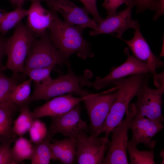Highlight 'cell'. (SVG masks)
<instances>
[{
	"instance_id": "obj_35",
	"label": "cell",
	"mask_w": 164,
	"mask_h": 164,
	"mask_svg": "<svg viewBox=\"0 0 164 164\" xmlns=\"http://www.w3.org/2000/svg\"><path fill=\"white\" fill-rule=\"evenodd\" d=\"M11 4L16 8L18 7H22L24 4L25 2L27 0H9Z\"/></svg>"
},
{
	"instance_id": "obj_10",
	"label": "cell",
	"mask_w": 164,
	"mask_h": 164,
	"mask_svg": "<svg viewBox=\"0 0 164 164\" xmlns=\"http://www.w3.org/2000/svg\"><path fill=\"white\" fill-rule=\"evenodd\" d=\"M134 6L133 3L128 6L125 9L116 12L103 18L97 25L95 29L90 31V35L95 36L103 34L114 35L119 38L125 31L129 29L140 27L138 22L132 17V11Z\"/></svg>"
},
{
	"instance_id": "obj_26",
	"label": "cell",
	"mask_w": 164,
	"mask_h": 164,
	"mask_svg": "<svg viewBox=\"0 0 164 164\" xmlns=\"http://www.w3.org/2000/svg\"><path fill=\"white\" fill-rule=\"evenodd\" d=\"M54 67L32 69L25 71L24 73L34 82L35 87H41L47 85L52 80L50 73Z\"/></svg>"
},
{
	"instance_id": "obj_15",
	"label": "cell",
	"mask_w": 164,
	"mask_h": 164,
	"mask_svg": "<svg viewBox=\"0 0 164 164\" xmlns=\"http://www.w3.org/2000/svg\"><path fill=\"white\" fill-rule=\"evenodd\" d=\"M163 127V123L143 117H133L129 126L132 132L130 142L137 146L139 143L143 144L153 149L156 142L152 138Z\"/></svg>"
},
{
	"instance_id": "obj_36",
	"label": "cell",
	"mask_w": 164,
	"mask_h": 164,
	"mask_svg": "<svg viewBox=\"0 0 164 164\" xmlns=\"http://www.w3.org/2000/svg\"><path fill=\"white\" fill-rule=\"evenodd\" d=\"M164 150H162L160 152V156L162 159H163V160L164 161Z\"/></svg>"
},
{
	"instance_id": "obj_12",
	"label": "cell",
	"mask_w": 164,
	"mask_h": 164,
	"mask_svg": "<svg viewBox=\"0 0 164 164\" xmlns=\"http://www.w3.org/2000/svg\"><path fill=\"white\" fill-rule=\"evenodd\" d=\"M80 104L63 114L50 117L51 123L49 132L54 135L60 133L65 137L76 139L80 134L89 131L86 121L81 117Z\"/></svg>"
},
{
	"instance_id": "obj_13",
	"label": "cell",
	"mask_w": 164,
	"mask_h": 164,
	"mask_svg": "<svg viewBox=\"0 0 164 164\" xmlns=\"http://www.w3.org/2000/svg\"><path fill=\"white\" fill-rule=\"evenodd\" d=\"M41 0L45 2L50 9L60 12L67 24L93 29L97 25L89 16L90 13L84 7H80L70 0Z\"/></svg>"
},
{
	"instance_id": "obj_34",
	"label": "cell",
	"mask_w": 164,
	"mask_h": 164,
	"mask_svg": "<svg viewBox=\"0 0 164 164\" xmlns=\"http://www.w3.org/2000/svg\"><path fill=\"white\" fill-rule=\"evenodd\" d=\"M164 13V0H159V7L158 11L153 17L154 20L157 19Z\"/></svg>"
},
{
	"instance_id": "obj_11",
	"label": "cell",
	"mask_w": 164,
	"mask_h": 164,
	"mask_svg": "<svg viewBox=\"0 0 164 164\" xmlns=\"http://www.w3.org/2000/svg\"><path fill=\"white\" fill-rule=\"evenodd\" d=\"M124 52L127 56L125 62L118 67H112L106 76L97 77L95 81L91 82L92 86L95 89L112 86L115 80L128 76L145 73L152 74L151 69L146 63L130 54L128 48H125Z\"/></svg>"
},
{
	"instance_id": "obj_2",
	"label": "cell",
	"mask_w": 164,
	"mask_h": 164,
	"mask_svg": "<svg viewBox=\"0 0 164 164\" xmlns=\"http://www.w3.org/2000/svg\"><path fill=\"white\" fill-rule=\"evenodd\" d=\"M148 73H145L130 76L116 80L112 83L118 89L117 97L101 131L108 138L112 130L122 121L129 103L136 96L138 90L148 83Z\"/></svg>"
},
{
	"instance_id": "obj_17",
	"label": "cell",
	"mask_w": 164,
	"mask_h": 164,
	"mask_svg": "<svg viewBox=\"0 0 164 164\" xmlns=\"http://www.w3.org/2000/svg\"><path fill=\"white\" fill-rule=\"evenodd\" d=\"M28 9L27 26L36 37H40L47 31L53 19L52 11L45 9L40 0H31Z\"/></svg>"
},
{
	"instance_id": "obj_14",
	"label": "cell",
	"mask_w": 164,
	"mask_h": 164,
	"mask_svg": "<svg viewBox=\"0 0 164 164\" xmlns=\"http://www.w3.org/2000/svg\"><path fill=\"white\" fill-rule=\"evenodd\" d=\"M140 27L134 29V36L129 40L122 37L119 39L124 41L132 51L133 56L146 63L150 68L154 79V83L157 87L158 84L156 69L162 68L164 63L159 57L155 56L152 52L148 43L142 35Z\"/></svg>"
},
{
	"instance_id": "obj_16",
	"label": "cell",
	"mask_w": 164,
	"mask_h": 164,
	"mask_svg": "<svg viewBox=\"0 0 164 164\" xmlns=\"http://www.w3.org/2000/svg\"><path fill=\"white\" fill-rule=\"evenodd\" d=\"M84 98V97H74L71 93L55 97L43 105L35 108L32 112L33 117L35 118H38L63 114L80 104Z\"/></svg>"
},
{
	"instance_id": "obj_31",
	"label": "cell",
	"mask_w": 164,
	"mask_h": 164,
	"mask_svg": "<svg viewBox=\"0 0 164 164\" xmlns=\"http://www.w3.org/2000/svg\"><path fill=\"white\" fill-rule=\"evenodd\" d=\"M132 3V0H104L102 6L106 10L107 15H109L116 12L118 8L122 4L128 6Z\"/></svg>"
},
{
	"instance_id": "obj_23",
	"label": "cell",
	"mask_w": 164,
	"mask_h": 164,
	"mask_svg": "<svg viewBox=\"0 0 164 164\" xmlns=\"http://www.w3.org/2000/svg\"><path fill=\"white\" fill-rule=\"evenodd\" d=\"M20 113L14 121L12 130L16 135L22 136L29 132L35 119L28 104L20 107Z\"/></svg>"
},
{
	"instance_id": "obj_20",
	"label": "cell",
	"mask_w": 164,
	"mask_h": 164,
	"mask_svg": "<svg viewBox=\"0 0 164 164\" xmlns=\"http://www.w3.org/2000/svg\"><path fill=\"white\" fill-rule=\"evenodd\" d=\"M53 135L49 132L45 138L39 143L33 145V153L31 164H49L53 157L50 148Z\"/></svg>"
},
{
	"instance_id": "obj_19",
	"label": "cell",
	"mask_w": 164,
	"mask_h": 164,
	"mask_svg": "<svg viewBox=\"0 0 164 164\" xmlns=\"http://www.w3.org/2000/svg\"><path fill=\"white\" fill-rule=\"evenodd\" d=\"M19 107L10 102L0 104V137L16 138L12 130L13 118Z\"/></svg>"
},
{
	"instance_id": "obj_18",
	"label": "cell",
	"mask_w": 164,
	"mask_h": 164,
	"mask_svg": "<svg viewBox=\"0 0 164 164\" xmlns=\"http://www.w3.org/2000/svg\"><path fill=\"white\" fill-rule=\"evenodd\" d=\"M53 159L59 160L61 164L74 163L76 154V139L68 138L51 143Z\"/></svg>"
},
{
	"instance_id": "obj_28",
	"label": "cell",
	"mask_w": 164,
	"mask_h": 164,
	"mask_svg": "<svg viewBox=\"0 0 164 164\" xmlns=\"http://www.w3.org/2000/svg\"><path fill=\"white\" fill-rule=\"evenodd\" d=\"M30 141L34 144L42 141L48 133L45 123L38 118H35L29 131Z\"/></svg>"
},
{
	"instance_id": "obj_29",
	"label": "cell",
	"mask_w": 164,
	"mask_h": 164,
	"mask_svg": "<svg viewBox=\"0 0 164 164\" xmlns=\"http://www.w3.org/2000/svg\"><path fill=\"white\" fill-rule=\"evenodd\" d=\"M16 138L0 137V164H12L10 147Z\"/></svg>"
},
{
	"instance_id": "obj_3",
	"label": "cell",
	"mask_w": 164,
	"mask_h": 164,
	"mask_svg": "<svg viewBox=\"0 0 164 164\" xmlns=\"http://www.w3.org/2000/svg\"><path fill=\"white\" fill-rule=\"evenodd\" d=\"M93 77L92 72L86 70L83 74L77 75L68 68L66 74L58 76L52 79L47 85L39 88L35 87L34 91L29 101V104L36 101H49L52 97L67 93H73L82 97L87 90L82 88L84 86L91 87L90 80Z\"/></svg>"
},
{
	"instance_id": "obj_5",
	"label": "cell",
	"mask_w": 164,
	"mask_h": 164,
	"mask_svg": "<svg viewBox=\"0 0 164 164\" xmlns=\"http://www.w3.org/2000/svg\"><path fill=\"white\" fill-rule=\"evenodd\" d=\"M40 37L36 39L30 48L25 62V71L63 64L70 68L69 60L65 58L51 42L48 31H46Z\"/></svg>"
},
{
	"instance_id": "obj_1",
	"label": "cell",
	"mask_w": 164,
	"mask_h": 164,
	"mask_svg": "<svg viewBox=\"0 0 164 164\" xmlns=\"http://www.w3.org/2000/svg\"><path fill=\"white\" fill-rule=\"evenodd\" d=\"M50 9L53 19L48 29L50 38L54 46L68 60L74 53L83 60L93 57L94 53L90 43L83 36L85 28L66 23L60 18L56 11Z\"/></svg>"
},
{
	"instance_id": "obj_33",
	"label": "cell",
	"mask_w": 164,
	"mask_h": 164,
	"mask_svg": "<svg viewBox=\"0 0 164 164\" xmlns=\"http://www.w3.org/2000/svg\"><path fill=\"white\" fill-rule=\"evenodd\" d=\"M8 38L0 36V66L3 65L2 61L4 56L6 55L7 44Z\"/></svg>"
},
{
	"instance_id": "obj_32",
	"label": "cell",
	"mask_w": 164,
	"mask_h": 164,
	"mask_svg": "<svg viewBox=\"0 0 164 164\" xmlns=\"http://www.w3.org/2000/svg\"><path fill=\"white\" fill-rule=\"evenodd\" d=\"M93 17V19L97 23L100 22L103 18L98 12L96 5V0H79Z\"/></svg>"
},
{
	"instance_id": "obj_21",
	"label": "cell",
	"mask_w": 164,
	"mask_h": 164,
	"mask_svg": "<svg viewBox=\"0 0 164 164\" xmlns=\"http://www.w3.org/2000/svg\"><path fill=\"white\" fill-rule=\"evenodd\" d=\"M30 141L20 136L16 139L11 149L12 164H19L25 160H31L33 153V145Z\"/></svg>"
},
{
	"instance_id": "obj_7",
	"label": "cell",
	"mask_w": 164,
	"mask_h": 164,
	"mask_svg": "<svg viewBox=\"0 0 164 164\" xmlns=\"http://www.w3.org/2000/svg\"><path fill=\"white\" fill-rule=\"evenodd\" d=\"M98 94L89 92L83 100L90 121L89 128L90 135L99 136L111 106L118 93L117 88Z\"/></svg>"
},
{
	"instance_id": "obj_8",
	"label": "cell",
	"mask_w": 164,
	"mask_h": 164,
	"mask_svg": "<svg viewBox=\"0 0 164 164\" xmlns=\"http://www.w3.org/2000/svg\"><path fill=\"white\" fill-rule=\"evenodd\" d=\"M135 113L134 104H129L125 119L111 131V141L102 164H127V144L128 131Z\"/></svg>"
},
{
	"instance_id": "obj_9",
	"label": "cell",
	"mask_w": 164,
	"mask_h": 164,
	"mask_svg": "<svg viewBox=\"0 0 164 164\" xmlns=\"http://www.w3.org/2000/svg\"><path fill=\"white\" fill-rule=\"evenodd\" d=\"M76 159L79 164H102L111 141L105 137H99L84 133L76 138Z\"/></svg>"
},
{
	"instance_id": "obj_22",
	"label": "cell",
	"mask_w": 164,
	"mask_h": 164,
	"mask_svg": "<svg viewBox=\"0 0 164 164\" xmlns=\"http://www.w3.org/2000/svg\"><path fill=\"white\" fill-rule=\"evenodd\" d=\"M32 81L29 78L20 84L16 85L9 94V101L20 108L26 104L29 105Z\"/></svg>"
},
{
	"instance_id": "obj_4",
	"label": "cell",
	"mask_w": 164,
	"mask_h": 164,
	"mask_svg": "<svg viewBox=\"0 0 164 164\" xmlns=\"http://www.w3.org/2000/svg\"><path fill=\"white\" fill-rule=\"evenodd\" d=\"M36 38L27 25L21 22L15 27L13 35L8 38L5 66L12 71L14 76L19 73H24L25 64L30 48Z\"/></svg>"
},
{
	"instance_id": "obj_25",
	"label": "cell",
	"mask_w": 164,
	"mask_h": 164,
	"mask_svg": "<svg viewBox=\"0 0 164 164\" xmlns=\"http://www.w3.org/2000/svg\"><path fill=\"white\" fill-rule=\"evenodd\" d=\"M129 154L131 164H155L153 149L150 151H140L129 140L127 146Z\"/></svg>"
},
{
	"instance_id": "obj_24",
	"label": "cell",
	"mask_w": 164,
	"mask_h": 164,
	"mask_svg": "<svg viewBox=\"0 0 164 164\" xmlns=\"http://www.w3.org/2000/svg\"><path fill=\"white\" fill-rule=\"evenodd\" d=\"M28 10L18 7L14 10L3 13L0 23V33L5 35L11 29L15 27L21 22L22 19L27 15Z\"/></svg>"
},
{
	"instance_id": "obj_27",
	"label": "cell",
	"mask_w": 164,
	"mask_h": 164,
	"mask_svg": "<svg viewBox=\"0 0 164 164\" xmlns=\"http://www.w3.org/2000/svg\"><path fill=\"white\" fill-rule=\"evenodd\" d=\"M6 69L5 66H0V104L10 102L9 96L13 87L17 84L16 76L9 77L4 73L3 71Z\"/></svg>"
},
{
	"instance_id": "obj_37",
	"label": "cell",
	"mask_w": 164,
	"mask_h": 164,
	"mask_svg": "<svg viewBox=\"0 0 164 164\" xmlns=\"http://www.w3.org/2000/svg\"><path fill=\"white\" fill-rule=\"evenodd\" d=\"M3 13H1L0 12V23L1 22V19Z\"/></svg>"
},
{
	"instance_id": "obj_30",
	"label": "cell",
	"mask_w": 164,
	"mask_h": 164,
	"mask_svg": "<svg viewBox=\"0 0 164 164\" xmlns=\"http://www.w3.org/2000/svg\"><path fill=\"white\" fill-rule=\"evenodd\" d=\"M134 6L137 8L138 12H143L149 9L156 12L159 8V0H132Z\"/></svg>"
},
{
	"instance_id": "obj_6",
	"label": "cell",
	"mask_w": 164,
	"mask_h": 164,
	"mask_svg": "<svg viewBox=\"0 0 164 164\" xmlns=\"http://www.w3.org/2000/svg\"><path fill=\"white\" fill-rule=\"evenodd\" d=\"M159 84L156 89L144 84L138 91L137 100L134 104V117H142L163 123L164 116L161 112L162 96L164 92V71L158 74Z\"/></svg>"
}]
</instances>
